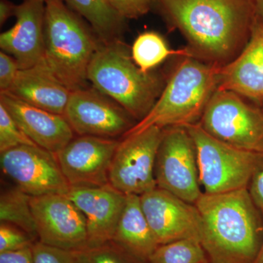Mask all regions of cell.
<instances>
[{
    "instance_id": "cell-1",
    "label": "cell",
    "mask_w": 263,
    "mask_h": 263,
    "mask_svg": "<svg viewBox=\"0 0 263 263\" xmlns=\"http://www.w3.org/2000/svg\"><path fill=\"white\" fill-rule=\"evenodd\" d=\"M156 7L186 38L192 57L220 66L245 47L257 16L252 0H159Z\"/></svg>"
},
{
    "instance_id": "cell-2",
    "label": "cell",
    "mask_w": 263,
    "mask_h": 263,
    "mask_svg": "<svg viewBox=\"0 0 263 263\" xmlns=\"http://www.w3.org/2000/svg\"><path fill=\"white\" fill-rule=\"evenodd\" d=\"M201 216L200 242L211 263H253L262 245L263 216L248 189L203 193L195 204Z\"/></svg>"
},
{
    "instance_id": "cell-3",
    "label": "cell",
    "mask_w": 263,
    "mask_h": 263,
    "mask_svg": "<svg viewBox=\"0 0 263 263\" xmlns=\"http://www.w3.org/2000/svg\"><path fill=\"white\" fill-rule=\"evenodd\" d=\"M45 7L43 62L71 91L86 87L90 64L102 41L62 0H46Z\"/></svg>"
},
{
    "instance_id": "cell-4",
    "label": "cell",
    "mask_w": 263,
    "mask_h": 263,
    "mask_svg": "<svg viewBox=\"0 0 263 263\" xmlns=\"http://www.w3.org/2000/svg\"><path fill=\"white\" fill-rule=\"evenodd\" d=\"M220 67L185 57L176 66L149 113L122 138L154 126L165 129L198 124L218 89Z\"/></svg>"
},
{
    "instance_id": "cell-5",
    "label": "cell",
    "mask_w": 263,
    "mask_h": 263,
    "mask_svg": "<svg viewBox=\"0 0 263 263\" xmlns=\"http://www.w3.org/2000/svg\"><path fill=\"white\" fill-rule=\"evenodd\" d=\"M87 76L93 87L121 105L137 122L149 113L164 87L160 76L143 72L136 65L120 40L102 42Z\"/></svg>"
},
{
    "instance_id": "cell-6",
    "label": "cell",
    "mask_w": 263,
    "mask_h": 263,
    "mask_svg": "<svg viewBox=\"0 0 263 263\" xmlns=\"http://www.w3.org/2000/svg\"><path fill=\"white\" fill-rule=\"evenodd\" d=\"M196 147L203 193L218 194L248 189L263 168V153L242 149L216 139L200 124L186 126Z\"/></svg>"
},
{
    "instance_id": "cell-7",
    "label": "cell",
    "mask_w": 263,
    "mask_h": 263,
    "mask_svg": "<svg viewBox=\"0 0 263 263\" xmlns=\"http://www.w3.org/2000/svg\"><path fill=\"white\" fill-rule=\"evenodd\" d=\"M199 124L216 139L263 153V112L233 91L217 89Z\"/></svg>"
},
{
    "instance_id": "cell-8",
    "label": "cell",
    "mask_w": 263,
    "mask_h": 263,
    "mask_svg": "<svg viewBox=\"0 0 263 263\" xmlns=\"http://www.w3.org/2000/svg\"><path fill=\"white\" fill-rule=\"evenodd\" d=\"M163 130L155 161L157 186L195 204L203 192L200 188L193 137L184 127H167Z\"/></svg>"
},
{
    "instance_id": "cell-9",
    "label": "cell",
    "mask_w": 263,
    "mask_h": 263,
    "mask_svg": "<svg viewBox=\"0 0 263 263\" xmlns=\"http://www.w3.org/2000/svg\"><path fill=\"white\" fill-rule=\"evenodd\" d=\"M163 129L151 127L119 141L109 171V183L125 195H143L157 187L155 167Z\"/></svg>"
},
{
    "instance_id": "cell-10",
    "label": "cell",
    "mask_w": 263,
    "mask_h": 263,
    "mask_svg": "<svg viewBox=\"0 0 263 263\" xmlns=\"http://www.w3.org/2000/svg\"><path fill=\"white\" fill-rule=\"evenodd\" d=\"M3 172L32 197L67 194L70 186L56 154L37 146L24 145L0 153Z\"/></svg>"
},
{
    "instance_id": "cell-11",
    "label": "cell",
    "mask_w": 263,
    "mask_h": 263,
    "mask_svg": "<svg viewBox=\"0 0 263 263\" xmlns=\"http://www.w3.org/2000/svg\"><path fill=\"white\" fill-rule=\"evenodd\" d=\"M64 117L78 136L117 139L135 124V119L121 105L93 88L71 91Z\"/></svg>"
},
{
    "instance_id": "cell-12",
    "label": "cell",
    "mask_w": 263,
    "mask_h": 263,
    "mask_svg": "<svg viewBox=\"0 0 263 263\" xmlns=\"http://www.w3.org/2000/svg\"><path fill=\"white\" fill-rule=\"evenodd\" d=\"M31 207L40 242L68 250H87L86 219L67 194L31 197Z\"/></svg>"
},
{
    "instance_id": "cell-13",
    "label": "cell",
    "mask_w": 263,
    "mask_h": 263,
    "mask_svg": "<svg viewBox=\"0 0 263 263\" xmlns=\"http://www.w3.org/2000/svg\"><path fill=\"white\" fill-rule=\"evenodd\" d=\"M120 140L99 137H74L56 154L71 188L95 187L109 183L108 175Z\"/></svg>"
},
{
    "instance_id": "cell-14",
    "label": "cell",
    "mask_w": 263,
    "mask_h": 263,
    "mask_svg": "<svg viewBox=\"0 0 263 263\" xmlns=\"http://www.w3.org/2000/svg\"><path fill=\"white\" fill-rule=\"evenodd\" d=\"M142 209L159 245L200 240L202 220L195 204L156 187L140 196Z\"/></svg>"
},
{
    "instance_id": "cell-15",
    "label": "cell",
    "mask_w": 263,
    "mask_h": 263,
    "mask_svg": "<svg viewBox=\"0 0 263 263\" xmlns=\"http://www.w3.org/2000/svg\"><path fill=\"white\" fill-rule=\"evenodd\" d=\"M67 195L86 219L88 249L111 241L125 206L127 195L108 183L95 187L71 188Z\"/></svg>"
},
{
    "instance_id": "cell-16",
    "label": "cell",
    "mask_w": 263,
    "mask_h": 263,
    "mask_svg": "<svg viewBox=\"0 0 263 263\" xmlns=\"http://www.w3.org/2000/svg\"><path fill=\"white\" fill-rule=\"evenodd\" d=\"M45 9L42 0H24L16 6L14 26L0 35L2 51L16 60L20 70L43 60Z\"/></svg>"
},
{
    "instance_id": "cell-17",
    "label": "cell",
    "mask_w": 263,
    "mask_h": 263,
    "mask_svg": "<svg viewBox=\"0 0 263 263\" xmlns=\"http://www.w3.org/2000/svg\"><path fill=\"white\" fill-rule=\"evenodd\" d=\"M218 89L233 91L263 104V22L256 16L245 47L234 60L221 66Z\"/></svg>"
},
{
    "instance_id": "cell-18",
    "label": "cell",
    "mask_w": 263,
    "mask_h": 263,
    "mask_svg": "<svg viewBox=\"0 0 263 263\" xmlns=\"http://www.w3.org/2000/svg\"><path fill=\"white\" fill-rule=\"evenodd\" d=\"M0 104L37 146L58 153L74 138V132L64 116L37 108L8 92L0 94Z\"/></svg>"
},
{
    "instance_id": "cell-19",
    "label": "cell",
    "mask_w": 263,
    "mask_h": 263,
    "mask_svg": "<svg viewBox=\"0 0 263 263\" xmlns=\"http://www.w3.org/2000/svg\"><path fill=\"white\" fill-rule=\"evenodd\" d=\"M7 92L33 106L62 116L71 94L70 90L52 74L43 61L19 70Z\"/></svg>"
},
{
    "instance_id": "cell-20",
    "label": "cell",
    "mask_w": 263,
    "mask_h": 263,
    "mask_svg": "<svg viewBox=\"0 0 263 263\" xmlns=\"http://www.w3.org/2000/svg\"><path fill=\"white\" fill-rule=\"evenodd\" d=\"M112 241L145 262H148L160 246L142 209L141 197L138 195H127L125 206Z\"/></svg>"
},
{
    "instance_id": "cell-21",
    "label": "cell",
    "mask_w": 263,
    "mask_h": 263,
    "mask_svg": "<svg viewBox=\"0 0 263 263\" xmlns=\"http://www.w3.org/2000/svg\"><path fill=\"white\" fill-rule=\"evenodd\" d=\"M90 24L103 43L119 41L127 19L114 9L108 0H62Z\"/></svg>"
},
{
    "instance_id": "cell-22",
    "label": "cell",
    "mask_w": 263,
    "mask_h": 263,
    "mask_svg": "<svg viewBox=\"0 0 263 263\" xmlns=\"http://www.w3.org/2000/svg\"><path fill=\"white\" fill-rule=\"evenodd\" d=\"M174 54L192 57L187 48L183 51H173L161 34L152 31L139 34L131 49L133 61L144 72H152L153 69Z\"/></svg>"
},
{
    "instance_id": "cell-23",
    "label": "cell",
    "mask_w": 263,
    "mask_h": 263,
    "mask_svg": "<svg viewBox=\"0 0 263 263\" xmlns=\"http://www.w3.org/2000/svg\"><path fill=\"white\" fill-rule=\"evenodd\" d=\"M31 197L18 187L2 192L0 222L9 223L27 232L38 240L35 222L31 207Z\"/></svg>"
},
{
    "instance_id": "cell-24",
    "label": "cell",
    "mask_w": 263,
    "mask_h": 263,
    "mask_svg": "<svg viewBox=\"0 0 263 263\" xmlns=\"http://www.w3.org/2000/svg\"><path fill=\"white\" fill-rule=\"evenodd\" d=\"M148 263H211L199 240L183 239L159 246Z\"/></svg>"
},
{
    "instance_id": "cell-25",
    "label": "cell",
    "mask_w": 263,
    "mask_h": 263,
    "mask_svg": "<svg viewBox=\"0 0 263 263\" xmlns=\"http://www.w3.org/2000/svg\"><path fill=\"white\" fill-rule=\"evenodd\" d=\"M34 263H87L86 250H68L34 242L32 247Z\"/></svg>"
},
{
    "instance_id": "cell-26",
    "label": "cell",
    "mask_w": 263,
    "mask_h": 263,
    "mask_svg": "<svg viewBox=\"0 0 263 263\" xmlns=\"http://www.w3.org/2000/svg\"><path fill=\"white\" fill-rule=\"evenodd\" d=\"M24 145H36L0 104V153Z\"/></svg>"
},
{
    "instance_id": "cell-27",
    "label": "cell",
    "mask_w": 263,
    "mask_h": 263,
    "mask_svg": "<svg viewBox=\"0 0 263 263\" xmlns=\"http://www.w3.org/2000/svg\"><path fill=\"white\" fill-rule=\"evenodd\" d=\"M87 263H148L128 253L114 242L86 250Z\"/></svg>"
},
{
    "instance_id": "cell-28",
    "label": "cell",
    "mask_w": 263,
    "mask_h": 263,
    "mask_svg": "<svg viewBox=\"0 0 263 263\" xmlns=\"http://www.w3.org/2000/svg\"><path fill=\"white\" fill-rule=\"evenodd\" d=\"M37 241L27 232L6 222H0V253L32 247Z\"/></svg>"
},
{
    "instance_id": "cell-29",
    "label": "cell",
    "mask_w": 263,
    "mask_h": 263,
    "mask_svg": "<svg viewBox=\"0 0 263 263\" xmlns=\"http://www.w3.org/2000/svg\"><path fill=\"white\" fill-rule=\"evenodd\" d=\"M123 18L138 19L147 14L153 8L152 0H108Z\"/></svg>"
},
{
    "instance_id": "cell-30",
    "label": "cell",
    "mask_w": 263,
    "mask_h": 263,
    "mask_svg": "<svg viewBox=\"0 0 263 263\" xmlns=\"http://www.w3.org/2000/svg\"><path fill=\"white\" fill-rule=\"evenodd\" d=\"M20 68L16 60L8 53L0 52V91H9L13 84Z\"/></svg>"
},
{
    "instance_id": "cell-31",
    "label": "cell",
    "mask_w": 263,
    "mask_h": 263,
    "mask_svg": "<svg viewBox=\"0 0 263 263\" xmlns=\"http://www.w3.org/2000/svg\"><path fill=\"white\" fill-rule=\"evenodd\" d=\"M248 191L254 205L263 216V168L254 176Z\"/></svg>"
},
{
    "instance_id": "cell-32",
    "label": "cell",
    "mask_w": 263,
    "mask_h": 263,
    "mask_svg": "<svg viewBox=\"0 0 263 263\" xmlns=\"http://www.w3.org/2000/svg\"><path fill=\"white\" fill-rule=\"evenodd\" d=\"M0 263H34L32 247L0 253Z\"/></svg>"
},
{
    "instance_id": "cell-33",
    "label": "cell",
    "mask_w": 263,
    "mask_h": 263,
    "mask_svg": "<svg viewBox=\"0 0 263 263\" xmlns=\"http://www.w3.org/2000/svg\"><path fill=\"white\" fill-rule=\"evenodd\" d=\"M17 5L13 4L8 0L0 1V24H3L10 18L14 16Z\"/></svg>"
},
{
    "instance_id": "cell-34",
    "label": "cell",
    "mask_w": 263,
    "mask_h": 263,
    "mask_svg": "<svg viewBox=\"0 0 263 263\" xmlns=\"http://www.w3.org/2000/svg\"><path fill=\"white\" fill-rule=\"evenodd\" d=\"M255 7L256 13L263 22V0H252Z\"/></svg>"
},
{
    "instance_id": "cell-35",
    "label": "cell",
    "mask_w": 263,
    "mask_h": 263,
    "mask_svg": "<svg viewBox=\"0 0 263 263\" xmlns=\"http://www.w3.org/2000/svg\"><path fill=\"white\" fill-rule=\"evenodd\" d=\"M253 263H263V240L258 254H257V257H256L255 260H254Z\"/></svg>"
},
{
    "instance_id": "cell-36",
    "label": "cell",
    "mask_w": 263,
    "mask_h": 263,
    "mask_svg": "<svg viewBox=\"0 0 263 263\" xmlns=\"http://www.w3.org/2000/svg\"><path fill=\"white\" fill-rule=\"evenodd\" d=\"M152 3H153V7L157 6V3H158L159 0H152Z\"/></svg>"
},
{
    "instance_id": "cell-37",
    "label": "cell",
    "mask_w": 263,
    "mask_h": 263,
    "mask_svg": "<svg viewBox=\"0 0 263 263\" xmlns=\"http://www.w3.org/2000/svg\"><path fill=\"white\" fill-rule=\"evenodd\" d=\"M262 112H263V104H262Z\"/></svg>"
},
{
    "instance_id": "cell-38",
    "label": "cell",
    "mask_w": 263,
    "mask_h": 263,
    "mask_svg": "<svg viewBox=\"0 0 263 263\" xmlns=\"http://www.w3.org/2000/svg\"><path fill=\"white\" fill-rule=\"evenodd\" d=\"M42 1H44L45 2V1H46V0H42Z\"/></svg>"
}]
</instances>
